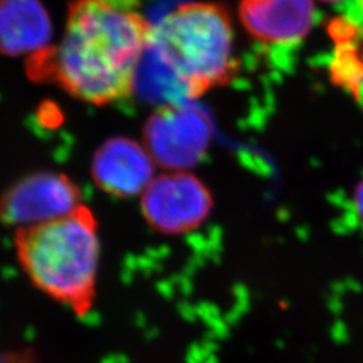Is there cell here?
I'll return each mask as SVG.
<instances>
[{"label": "cell", "mask_w": 363, "mask_h": 363, "mask_svg": "<svg viewBox=\"0 0 363 363\" xmlns=\"http://www.w3.org/2000/svg\"><path fill=\"white\" fill-rule=\"evenodd\" d=\"M140 0H73L61 42L30 55L27 76L93 105L130 99L152 27Z\"/></svg>", "instance_id": "6da1fadb"}, {"label": "cell", "mask_w": 363, "mask_h": 363, "mask_svg": "<svg viewBox=\"0 0 363 363\" xmlns=\"http://www.w3.org/2000/svg\"><path fill=\"white\" fill-rule=\"evenodd\" d=\"M23 272L42 294L78 316L91 311L101 259L99 220L85 205L62 218L15 230Z\"/></svg>", "instance_id": "7a4b0ae2"}, {"label": "cell", "mask_w": 363, "mask_h": 363, "mask_svg": "<svg viewBox=\"0 0 363 363\" xmlns=\"http://www.w3.org/2000/svg\"><path fill=\"white\" fill-rule=\"evenodd\" d=\"M148 43L179 79L189 100L237 76L230 15L218 3L178 6L152 27Z\"/></svg>", "instance_id": "3957f363"}, {"label": "cell", "mask_w": 363, "mask_h": 363, "mask_svg": "<svg viewBox=\"0 0 363 363\" xmlns=\"http://www.w3.org/2000/svg\"><path fill=\"white\" fill-rule=\"evenodd\" d=\"M208 113L189 103L160 106L148 117L143 128V145L163 169L187 171L208 152L211 140Z\"/></svg>", "instance_id": "277c9868"}, {"label": "cell", "mask_w": 363, "mask_h": 363, "mask_svg": "<svg viewBox=\"0 0 363 363\" xmlns=\"http://www.w3.org/2000/svg\"><path fill=\"white\" fill-rule=\"evenodd\" d=\"M144 220L155 232L181 235L202 226L214 208L208 186L189 171L155 177L142 194Z\"/></svg>", "instance_id": "5b68a950"}, {"label": "cell", "mask_w": 363, "mask_h": 363, "mask_svg": "<svg viewBox=\"0 0 363 363\" xmlns=\"http://www.w3.org/2000/svg\"><path fill=\"white\" fill-rule=\"evenodd\" d=\"M81 190L62 172L37 171L0 194V223L15 230L62 218L81 206Z\"/></svg>", "instance_id": "8992f818"}, {"label": "cell", "mask_w": 363, "mask_h": 363, "mask_svg": "<svg viewBox=\"0 0 363 363\" xmlns=\"http://www.w3.org/2000/svg\"><path fill=\"white\" fill-rule=\"evenodd\" d=\"M91 172L93 182L105 194L128 199L143 194L155 179V162L144 145L117 136L96 151Z\"/></svg>", "instance_id": "52a82bcc"}, {"label": "cell", "mask_w": 363, "mask_h": 363, "mask_svg": "<svg viewBox=\"0 0 363 363\" xmlns=\"http://www.w3.org/2000/svg\"><path fill=\"white\" fill-rule=\"evenodd\" d=\"M312 0H241L240 19L259 42L289 45L304 38L313 25Z\"/></svg>", "instance_id": "ba28073f"}, {"label": "cell", "mask_w": 363, "mask_h": 363, "mask_svg": "<svg viewBox=\"0 0 363 363\" xmlns=\"http://www.w3.org/2000/svg\"><path fill=\"white\" fill-rule=\"evenodd\" d=\"M52 21L40 0H0V54L33 55L50 46Z\"/></svg>", "instance_id": "9c48e42d"}, {"label": "cell", "mask_w": 363, "mask_h": 363, "mask_svg": "<svg viewBox=\"0 0 363 363\" xmlns=\"http://www.w3.org/2000/svg\"><path fill=\"white\" fill-rule=\"evenodd\" d=\"M328 33L335 46L330 64L331 79L354 99H359L363 88V35L358 27L342 18L330 23Z\"/></svg>", "instance_id": "30bf717a"}, {"label": "cell", "mask_w": 363, "mask_h": 363, "mask_svg": "<svg viewBox=\"0 0 363 363\" xmlns=\"http://www.w3.org/2000/svg\"><path fill=\"white\" fill-rule=\"evenodd\" d=\"M352 208L357 218L363 223V179L355 186V190L352 194Z\"/></svg>", "instance_id": "8fae6325"}, {"label": "cell", "mask_w": 363, "mask_h": 363, "mask_svg": "<svg viewBox=\"0 0 363 363\" xmlns=\"http://www.w3.org/2000/svg\"><path fill=\"white\" fill-rule=\"evenodd\" d=\"M320 1H325V3H337V1H340V0H320Z\"/></svg>", "instance_id": "7c38bea8"}, {"label": "cell", "mask_w": 363, "mask_h": 363, "mask_svg": "<svg viewBox=\"0 0 363 363\" xmlns=\"http://www.w3.org/2000/svg\"><path fill=\"white\" fill-rule=\"evenodd\" d=\"M362 9H363V0H362Z\"/></svg>", "instance_id": "4fadbf2b"}]
</instances>
